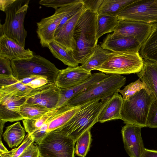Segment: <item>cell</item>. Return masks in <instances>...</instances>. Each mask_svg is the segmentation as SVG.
I'll list each match as a JSON object with an SVG mask.
<instances>
[{"instance_id": "obj_1", "label": "cell", "mask_w": 157, "mask_h": 157, "mask_svg": "<svg viewBox=\"0 0 157 157\" xmlns=\"http://www.w3.org/2000/svg\"><path fill=\"white\" fill-rule=\"evenodd\" d=\"M84 8L75 28V48L71 53L78 63L81 64L92 54L98 41L96 36L98 14Z\"/></svg>"}, {"instance_id": "obj_2", "label": "cell", "mask_w": 157, "mask_h": 157, "mask_svg": "<svg viewBox=\"0 0 157 157\" xmlns=\"http://www.w3.org/2000/svg\"><path fill=\"white\" fill-rule=\"evenodd\" d=\"M107 98L101 101L99 99L94 100L80 105L79 110L68 122L53 131L76 142L83 133L98 122V114Z\"/></svg>"}, {"instance_id": "obj_3", "label": "cell", "mask_w": 157, "mask_h": 157, "mask_svg": "<svg viewBox=\"0 0 157 157\" xmlns=\"http://www.w3.org/2000/svg\"><path fill=\"white\" fill-rule=\"evenodd\" d=\"M29 0H15L5 11L4 23L0 24V36L3 34L25 48L27 31L24 21Z\"/></svg>"}, {"instance_id": "obj_4", "label": "cell", "mask_w": 157, "mask_h": 157, "mask_svg": "<svg viewBox=\"0 0 157 157\" xmlns=\"http://www.w3.org/2000/svg\"><path fill=\"white\" fill-rule=\"evenodd\" d=\"M13 76L18 80L32 75L46 78L48 82L55 83L60 72L55 65L39 55L31 58L11 61Z\"/></svg>"}, {"instance_id": "obj_5", "label": "cell", "mask_w": 157, "mask_h": 157, "mask_svg": "<svg viewBox=\"0 0 157 157\" xmlns=\"http://www.w3.org/2000/svg\"><path fill=\"white\" fill-rule=\"evenodd\" d=\"M144 64L139 52H111L106 61L95 70L111 75L137 74L141 71Z\"/></svg>"}, {"instance_id": "obj_6", "label": "cell", "mask_w": 157, "mask_h": 157, "mask_svg": "<svg viewBox=\"0 0 157 157\" xmlns=\"http://www.w3.org/2000/svg\"><path fill=\"white\" fill-rule=\"evenodd\" d=\"M154 100L145 89H142L127 100H124L121 112V120L126 124L141 128L147 127V118Z\"/></svg>"}, {"instance_id": "obj_7", "label": "cell", "mask_w": 157, "mask_h": 157, "mask_svg": "<svg viewBox=\"0 0 157 157\" xmlns=\"http://www.w3.org/2000/svg\"><path fill=\"white\" fill-rule=\"evenodd\" d=\"M126 81V78L124 76L112 75L90 86L71 99L66 105L76 106L94 100L105 99L120 90L125 84Z\"/></svg>"}, {"instance_id": "obj_8", "label": "cell", "mask_w": 157, "mask_h": 157, "mask_svg": "<svg viewBox=\"0 0 157 157\" xmlns=\"http://www.w3.org/2000/svg\"><path fill=\"white\" fill-rule=\"evenodd\" d=\"M76 141L54 131L49 132L38 144L42 157H74Z\"/></svg>"}, {"instance_id": "obj_9", "label": "cell", "mask_w": 157, "mask_h": 157, "mask_svg": "<svg viewBox=\"0 0 157 157\" xmlns=\"http://www.w3.org/2000/svg\"><path fill=\"white\" fill-rule=\"evenodd\" d=\"M117 18L149 24L157 22V0H135L126 6Z\"/></svg>"}, {"instance_id": "obj_10", "label": "cell", "mask_w": 157, "mask_h": 157, "mask_svg": "<svg viewBox=\"0 0 157 157\" xmlns=\"http://www.w3.org/2000/svg\"><path fill=\"white\" fill-rule=\"evenodd\" d=\"M79 0L55 9V13L52 15L42 18L36 23V33L42 47H48L49 44L54 40L56 31L61 21Z\"/></svg>"}, {"instance_id": "obj_11", "label": "cell", "mask_w": 157, "mask_h": 157, "mask_svg": "<svg viewBox=\"0 0 157 157\" xmlns=\"http://www.w3.org/2000/svg\"><path fill=\"white\" fill-rule=\"evenodd\" d=\"M60 88L55 83L48 82L46 84L33 89L27 95L25 103L36 104L51 109H56Z\"/></svg>"}, {"instance_id": "obj_12", "label": "cell", "mask_w": 157, "mask_h": 157, "mask_svg": "<svg viewBox=\"0 0 157 157\" xmlns=\"http://www.w3.org/2000/svg\"><path fill=\"white\" fill-rule=\"evenodd\" d=\"M141 127L126 124L121 133L124 149L130 157H141L145 148L141 135Z\"/></svg>"}, {"instance_id": "obj_13", "label": "cell", "mask_w": 157, "mask_h": 157, "mask_svg": "<svg viewBox=\"0 0 157 157\" xmlns=\"http://www.w3.org/2000/svg\"><path fill=\"white\" fill-rule=\"evenodd\" d=\"M27 100L26 96L17 95L0 97V120L6 122L23 120L20 109Z\"/></svg>"}, {"instance_id": "obj_14", "label": "cell", "mask_w": 157, "mask_h": 157, "mask_svg": "<svg viewBox=\"0 0 157 157\" xmlns=\"http://www.w3.org/2000/svg\"><path fill=\"white\" fill-rule=\"evenodd\" d=\"M153 24L127 20H119L118 24L113 33L133 37L142 45L151 33Z\"/></svg>"}, {"instance_id": "obj_15", "label": "cell", "mask_w": 157, "mask_h": 157, "mask_svg": "<svg viewBox=\"0 0 157 157\" xmlns=\"http://www.w3.org/2000/svg\"><path fill=\"white\" fill-rule=\"evenodd\" d=\"M100 45L103 49L111 52H139L142 46L133 37L113 33L107 35Z\"/></svg>"}, {"instance_id": "obj_16", "label": "cell", "mask_w": 157, "mask_h": 157, "mask_svg": "<svg viewBox=\"0 0 157 157\" xmlns=\"http://www.w3.org/2000/svg\"><path fill=\"white\" fill-rule=\"evenodd\" d=\"M92 75L91 71L81 66L68 67L60 70L55 83L61 89H66L78 85L86 81Z\"/></svg>"}, {"instance_id": "obj_17", "label": "cell", "mask_w": 157, "mask_h": 157, "mask_svg": "<svg viewBox=\"0 0 157 157\" xmlns=\"http://www.w3.org/2000/svg\"><path fill=\"white\" fill-rule=\"evenodd\" d=\"M34 56L29 49H25L6 35L0 36V56L11 61L29 59Z\"/></svg>"}, {"instance_id": "obj_18", "label": "cell", "mask_w": 157, "mask_h": 157, "mask_svg": "<svg viewBox=\"0 0 157 157\" xmlns=\"http://www.w3.org/2000/svg\"><path fill=\"white\" fill-rule=\"evenodd\" d=\"M109 76L102 72L94 73L85 82L78 85L66 89L60 88L59 98L56 108L59 109L66 105L71 99L84 91L91 86Z\"/></svg>"}, {"instance_id": "obj_19", "label": "cell", "mask_w": 157, "mask_h": 157, "mask_svg": "<svg viewBox=\"0 0 157 157\" xmlns=\"http://www.w3.org/2000/svg\"><path fill=\"white\" fill-rule=\"evenodd\" d=\"M84 9L83 8L56 30L54 41L71 53L75 48L74 33L77 21Z\"/></svg>"}, {"instance_id": "obj_20", "label": "cell", "mask_w": 157, "mask_h": 157, "mask_svg": "<svg viewBox=\"0 0 157 157\" xmlns=\"http://www.w3.org/2000/svg\"><path fill=\"white\" fill-rule=\"evenodd\" d=\"M124 99L118 92L107 98L100 111L98 121L101 123L116 119H121V112Z\"/></svg>"}, {"instance_id": "obj_21", "label": "cell", "mask_w": 157, "mask_h": 157, "mask_svg": "<svg viewBox=\"0 0 157 157\" xmlns=\"http://www.w3.org/2000/svg\"><path fill=\"white\" fill-rule=\"evenodd\" d=\"M137 74L146 90L154 100H157V63L144 60L142 70Z\"/></svg>"}, {"instance_id": "obj_22", "label": "cell", "mask_w": 157, "mask_h": 157, "mask_svg": "<svg viewBox=\"0 0 157 157\" xmlns=\"http://www.w3.org/2000/svg\"><path fill=\"white\" fill-rule=\"evenodd\" d=\"M33 89L22 83L13 75H0V97L7 95L26 96Z\"/></svg>"}, {"instance_id": "obj_23", "label": "cell", "mask_w": 157, "mask_h": 157, "mask_svg": "<svg viewBox=\"0 0 157 157\" xmlns=\"http://www.w3.org/2000/svg\"><path fill=\"white\" fill-rule=\"evenodd\" d=\"M80 106L66 105L59 108L49 120L48 132L60 128L68 122L79 110Z\"/></svg>"}, {"instance_id": "obj_24", "label": "cell", "mask_w": 157, "mask_h": 157, "mask_svg": "<svg viewBox=\"0 0 157 157\" xmlns=\"http://www.w3.org/2000/svg\"><path fill=\"white\" fill-rule=\"evenodd\" d=\"M139 52L145 60L157 63V22L153 24L151 32Z\"/></svg>"}, {"instance_id": "obj_25", "label": "cell", "mask_w": 157, "mask_h": 157, "mask_svg": "<svg viewBox=\"0 0 157 157\" xmlns=\"http://www.w3.org/2000/svg\"><path fill=\"white\" fill-rule=\"evenodd\" d=\"M135 0H102L98 14H104L117 17L122 10Z\"/></svg>"}, {"instance_id": "obj_26", "label": "cell", "mask_w": 157, "mask_h": 157, "mask_svg": "<svg viewBox=\"0 0 157 157\" xmlns=\"http://www.w3.org/2000/svg\"><path fill=\"white\" fill-rule=\"evenodd\" d=\"M3 139L9 147L12 148L19 145L24 139L25 132L19 122L6 128L3 135Z\"/></svg>"}, {"instance_id": "obj_27", "label": "cell", "mask_w": 157, "mask_h": 157, "mask_svg": "<svg viewBox=\"0 0 157 157\" xmlns=\"http://www.w3.org/2000/svg\"><path fill=\"white\" fill-rule=\"evenodd\" d=\"M111 52L102 48L97 44L93 53L87 60L81 64V67L86 70L91 71L103 64L108 59Z\"/></svg>"}, {"instance_id": "obj_28", "label": "cell", "mask_w": 157, "mask_h": 157, "mask_svg": "<svg viewBox=\"0 0 157 157\" xmlns=\"http://www.w3.org/2000/svg\"><path fill=\"white\" fill-rule=\"evenodd\" d=\"M48 48L53 56L64 64L70 67L78 66L79 63L73 57L71 52L68 51L54 41L50 42Z\"/></svg>"}, {"instance_id": "obj_29", "label": "cell", "mask_w": 157, "mask_h": 157, "mask_svg": "<svg viewBox=\"0 0 157 157\" xmlns=\"http://www.w3.org/2000/svg\"><path fill=\"white\" fill-rule=\"evenodd\" d=\"M119 20L117 17L104 14H98L96 21V36L98 40L103 35L113 32Z\"/></svg>"}, {"instance_id": "obj_30", "label": "cell", "mask_w": 157, "mask_h": 157, "mask_svg": "<svg viewBox=\"0 0 157 157\" xmlns=\"http://www.w3.org/2000/svg\"><path fill=\"white\" fill-rule=\"evenodd\" d=\"M53 110L38 105L25 103L21 106L20 112L24 119H36Z\"/></svg>"}, {"instance_id": "obj_31", "label": "cell", "mask_w": 157, "mask_h": 157, "mask_svg": "<svg viewBox=\"0 0 157 157\" xmlns=\"http://www.w3.org/2000/svg\"><path fill=\"white\" fill-rule=\"evenodd\" d=\"M58 109H54L38 119H24L22 121L25 130L28 134H32L47 121Z\"/></svg>"}, {"instance_id": "obj_32", "label": "cell", "mask_w": 157, "mask_h": 157, "mask_svg": "<svg viewBox=\"0 0 157 157\" xmlns=\"http://www.w3.org/2000/svg\"><path fill=\"white\" fill-rule=\"evenodd\" d=\"M90 129L85 132L76 141L75 153L80 157H85L89 150L92 141Z\"/></svg>"}, {"instance_id": "obj_33", "label": "cell", "mask_w": 157, "mask_h": 157, "mask_svg": "<svg viewBox=\"0 0 157 157\" xmlns=\"http://www.w3.org/2000/svg\"><path fill=\"white\" fill-rule=\"evenodd\" d=\"M145 89L143 82L140 79L125 86L122 90H119L117 92L122 95L124 100H128L132 96L142 89Z\"/></svg>"}, {"instance_id": "obj_34", "label": "cell", "mask_w": 157, "mask_h": 157, "mask_svg": "<svg viewBox=\"0 0 157 157\" xmlns=\"http://www.w3.org/2000/svg\"><path fill=\"white\" fill-rule=\"evenodd\" d=\"M33 142L34 139L31 135L28 133L20 146L6 153L0 154V157H18L25 149Z\"/></svg>"}, {"instance_id": "obj_35", "label": "cell", "mask_w": 157, "mask_h": 157, "mask_svg": "<svg viewBox=\"0 0 157 157\" xmlns=\"http://www.w3.org/2000/svg\"><path fill=\"white\" fill-rule=\"evenodd\" d=\"M19 80L23 84L33 89L41 87L48 82L46 78L38 75L31 76Z\"/></svg>"}, {"instance_id": "obj_36", "label": "cell", "mask_w": 157, "mask_h": 157, "mask_svg": "<svg viewBox=\"0 0 157 157\" xmlns=\"http://www.w3.org/2000/svg\"><path fill=\"white\" fill-rule=\"evenodd\" d=\"M147 127L157 128V100H154L150 108L146 123Z\"/></svg>"}, {"instance_id": "obj_37", "label": "cell", "mask_w": 157, "mask_h": 157, "mask_svg": "<svg viewBox=\"0 0 157 157\" xmlns=\"http://www.w3.org/2000/svg\"><path fill=\"white\" fill-rule=\"evenodd\" d=\"M77 0H41L40 4L48 7L56 9L66 6L76 2Z\"/></svg>"}, {"instance_id": "obj_38", "label": "cell", "mask_w": 157, "mask_h": 157, "mask_svg": "<svg viewBox=\"0 0 157 157\" xmlns=\"http://www.w3.org/2000/svg\"><path fill=\"white\" fill-rule=\"evenodd\" d=\"M49 120L39 129L31 134L33 138L34 142L38 144L41 142L49 133L48 132Z\"/></svg>"}, {"instance_id": "obj_39", "label": "cell", "mask_w": 157, "mask_h": 157, "mask_svg": "<svg viewBox=\"0 0 157 157\" xmlns=\"http://www.w3.org/2000/svg\"><path fill=\"white\" fill-rule=\"evenodd\" d=\"M0 75H13L11 65V61L8 59L0 56Z\"/></svg>"}, {"instance_id": "obj_40", "label": "cell", "mask_w": 157, "mask_h": 157, "mask_svg": "<svg viewBox=\"0 0 157 157\" xmlns=\"http://www.w3.org/2000/svg\"><path fill=\"white\" fill-rule=\"evenodd\" d=\"M34 142L27 147L18 157H39L40 154L38 145Z\"/></svg>"}, {"instance_id": "obj_41", "label": "cell", "mask_w": 157, "mask_h": 157, "mask_svg": "<svg viewBox=\"0 0 157 157\" xmlns=\"http://www.w3.org/2000/svg\"><path fill=\"white\" fill-rule=\"evenodd\" d=\"M82 0L83 3L84 7L85 8L89 9L91 11L97 13L102 1V0Z\"/></svg>"}, {"instance_id": "obj_42", "label": "cell", "mask_w": 157, "mask_h": 157, "mask_svg": "<svg viewBox=\"0 0 157 157\" xmlns=\"http://www.w3.org/2000/svg\"><path fill=\"white\" fill-rule=\"evenodd\" d=\"M15 1V0H0V10L5 12L6 9Z\"/></svg>"}, {"instance_id": "obj_43", "label": "cell", "mask_w": 157, "mask_h": 157, "mask_svg": "<svg viewBox=\"0 0 157 157\" xmlns=\"http://www.w3.org/2000/svg\"><path fill=\"white\" fill-rule=\"evenodd\" d=\"M141 157H157V151L145 148Z\"/></svg>"}, {"instance_id": "obj_44", "label": "cell", "mask_w": 157, "mask_h": 157, "mask_svg": "<svg viewBox=\"0 0 157 157\" xmlns=\"http://www.w3.org/2000/svg\"><path fill=\"white\" fill-rule=\"evenodd\" d=\"M9 151L4 146L2 142L1 139L0 140V154H2L8 152Z\"/></svg>"}, {"instance_id": "obj_45", "label": "cell", "mask_w": 157, "mask_h": 157, "mask_svg": "<svg viewBox=\"0 0 157 157\" xmlns=\"http://www.w3.org/2000/svg\"><path fill=\"white\" fill-rule=\"evenodd\" d=\"M0 139H1V136L2 135L3 129L5 123V122L0 120Z\"/></svg>"}, {"instance_id": "obj_46", "label": "cell", "mask_w": 157, "mask_h": 157, "mask_svg": "<svg viewBox=\"0 0 157 157\" xmlns=\"http://www.w3.org/2000/svg\"><path fill=\"white\" fill-rule=\"evenodd\" d=\"M39 157H42L41 156H40Z\"/></svg>"}]
</instances>
